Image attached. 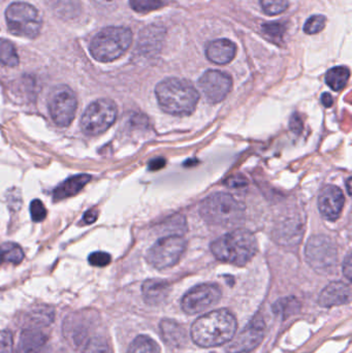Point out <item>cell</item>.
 Here are the masks:
<instances>
[{
  "label": "cell",
  "instance_id": "15",
  "mask_svg": "<svg viewBox=\"0 0 352 353\" xmlns=\"http://www.w3.org/2000/svg\"><path fill=\"white\" fill-rule=\"evenodd\" d=\"M351 289L350 286L342 281H336L330 283L321 291L318 298V303L325 308L345 305L350 302Z\"/></svg>",
  "mask_w": 352,
  "mask_h": 353
},
{
  "label": "cell",
  "instance_id": "32",
  "mask_svg": "<svg viewBox=\"0 0 352 353\" xmlns=\"http://www.w3.org/2000/svg\"><path fill=\"white\" fill-rule=\"evenodd\" d=\"M30 215L32 220L35 222L43 221L47 217L46 207L39 200L32 201L30 205Z\"/></svg>",
  "mask_w": 352,
  "mask_h": 353
},
{
  "label": "cell",
  "instance_id": "40",
  "mask_svg": "<svg viewBox=\"0 0 352 353\" xmlns=\"http://www.w3.org/2000/svg\"><path fill=\"white\" fill-rule=\"evenodd\" d=\"M321 103L323 104V106L327 107V108L332 107L334 104L333 96L330 93H323L321 96Z\"/></svg>",
  "mask_w": 352,
  "mask_h": 353
},
{
  "label": "cell",
  "instance_id": "26",
  "mask_svg": "<svg viewBox=\"0 0 352 353\" xmlns=\"http://www.w3.org/2000/svg\"><path fill=\"white\" fill-rule=\"evenodd\" d=\"M28 316H29V321L27 322V324L29 326V328L38 329L40 327H46L48 324H50L53 321L54 313L52 309L43 308L35 309L34 311L28 314Z\"/></svg>",
  "mask_w": 352,
  "mask_h": 353
},
{
  "label": "cell",
  "instance_id": "39",
  "mask_svg": "<svg viewBox=\"0 0 352 353\" xmlns=\"http://www.w3.org/2000/svg\"><path fill=\"white\" fill-rule=\"evenodd\" d=\"M164 164H165V160L163 158H156V159H153L149 163V168L151 171H157V169L162 168Z\"/></svg>",
  "mask_w": 352,
  "mask_h": 353
},
{
  "label": "cell",
  "instance_id": "24",
  "mask_svg": "<svg viewBox=\"0 0 352 353\" xmlns=\"http://www.w3.org/2000/svg\"><path fill=\"white\" fill-rule=\"evenodd\" d=\"M24 258L22 248L13 243H5L0 246V262H10L13 264L20 263Z\"/></svg>",
  "mask_w": 352,
  "mask_h": 353
},
{
  "label": "cell",
  "instance_id": "14",
  "mask_svg": "<svg viewBox=\"0 0 352 353\" xmlns=\"http://www.w3.org/2000/svg\"><path fill=\"white\" fill-rule=\"evenodd\" d=\"M345 199L342 190L334 185L323 187L318 197V209L320 214L328 220L335 221L340 217Z\"/></svg>",
  "mask_w": 352,
  "mask_h": 353
},
{
  "label": "cell",
  "instance_id": "9",
  "mask_svg": "<svg viewBox=\"0 0 352 353\" xmlns=\"http://www.w3.org/2000/svg\"><path fill=\"white\" fill-rule=\"evenodd\" d=\"M186 249L185 238L170 235L159 238L147 252V261L155 269L163 270L174 266Z\"/></svg>",
  "mask_w": 352,
  "mask_h": 353
},
{
  "label": "cell",
  "instance_id": "4",
  "mask_svg": "<svg viewBox=\"0 0 352 353\" xmlns=\"http://www.w3.org/2000/svg\"><path fill=\"white\" fill-rule=\"evenodd\" d=\"M200 214L209 224L217 227H234L240 224L245 216L244 205L229 193L217 192L203 201Z\"/></svg>",
  "mask_w": 352,
  "mask_h": 353
},
{
  "label": "cell",
  "instance_id": "1",
  "mask_svg": "<svg viewBox=\"0 0 352 353\" xmlns=\"http://www.w3.org/2000/svg\"><path fill=\"white\" fill-rule=\"evenodd\" d=\"M237 323L235 315L227 309L202 315L190 330L192 341L201 347H217L229 343L235 335Z\"/></svg>",
  "mask_w": 352,
  "mask_h": 353
},
{
  "label": "cell",
  "instance_id": "13",
  "mask_svg": "<svg viewBox=\"0 0 352 353\" xmlns=\"http://www.w3.org/2000/svg\"><path fill=\"white\" fill-rule=\"evenodd\" d=\"M199 87L207 100L212 103H221L233 88V80L230 75L220 70L210 69L200 78Z\"/></svg>",
  "mask_w": 352,
  "mask_h": 353
},
{
  "label": "cell",
  "instance_id": "36",
  "mask_svg": "<svg viewBox=\"0 0 352 353\" xmlns=\"http://www.w3.org/2000/svg\"><path fill=\"white\" fill-rule=\"evenodd\" d=\"M97 217H98V211L96 209H90L85 214H84L83 221L86 224H92L96 221Z\"/></svg>",
  "mask_w": 352,
  "mask_h": 353
},
{
  "label": "cell",
  "instance_id": "38",
  "mask_svg": "<svg viewBox=\"0 0 352 353\" xmlns=\"http://www.w3.org/2000/svg\"><path fill=\"white\" fill-rule=\"evenodd\" d=\"M352 264H351V256H350V254H348L346 259L344 260V263H343V273L345 275V277L351 281V273H352Z\"/></svg>",
  "mask_w": 352,
  "mask_h": 353
},
{
  "label": "cell",
  "instance_id": "29",
  "mask_svg": "<svg viewBox=\"0 0 352 353\" xmlns=\"http://www.w3.org/2000/svg\"><path fill=\"white\" fill-rule=\"evenodd\" d=\"M84 353H112L111 347L105 338H92L84 349Z\"/></svg>",
  "mask_w": 352,
  "mask_h": 353
},
{
  "label": "cell",
  "instance_id": "11",
  "mask_svg": "<svg viewBox=\"0 0 352 353\" xmlns=\"http://www.w3.org/2000/svg\"><path fill=\"white\" fill-rule=\"evenodd\" d=\"M221 299V290L216 284H200L183 296L181 307L186 314L194 315L207 311Z\"/></svg>",
  "mask_w": 352,
  "mask_h": 353
},
{
  "label": "cell",
  "instance_id": "8",
  "mask_svg": "<svg viewBox=\"0 0 352 353\" xmlns=\"http://www.w3.org/2000/svg\"><path fill=\"white\" fill-rule=\"evenodd\" d=\"M306 258L317 273L328 275L337 269L338 252L332 239L326 235H314L306 246Z\"/></svg>",
  "mask_w": 352,
  "mask_h": 353
},
{
  "label": "cell",
  "instance_id": "19",
  "mask_svg": "<svg viewBox=\"0 0 352 353\" xmlns=\"http://www.w3.org/2000/svg\"><path fill=\"white\" fill-rule=\"evenodd\" d=\"M170 284L164 280L150 279L144 282L142 292L144 300L149 305H158L165 301L170 293Z\"/></svg>",
  "mask_w": 352,
  "mask_h": 353
},
{
  "label": "cell",
  "instance_id": "16",
  "mask_svg": "<svg viewBox=\"0 0 352 353\" xmlns=\"http://www.w3.org/2000/svg\"><path fill=\"white\" fill-rule=\"evenodd\" d=\"M236 47L234 42L227 38L211 41L206 48L207 58L215 64L223 65L230 63L235 56Z\"/></svg>",
  "mask_w": 352,
  "mask_h": 353
},
{
  "label": "cell",
  "instance_id": "23",
  "mask_svg": "<svg viewBox=\"0 0 352 353\" xmlns=\"http://www.w3.org/2000/svg\"><path fill=\"white\" fill-rule=\"evenodd\" d=\"M127 353H160V348L150 337L138 336L130 344Z\"/></svg>",
  "mask_w": 352,
  "mask_h": 353
},
{
  "label": "cell",
  "instance_id": "2",
  "mask_svg": "<svg viewBox=\"0 0 352 353\" xmlns=\"http://www.w3.org/2000/svg\"><path fill=\"white\" fill-rule=\"evenodd\" d=\"M155 94L160 109L173 116H187L195 110L200 93L184 79L167 78L156 85Z\"/></svg>",
  "mask_w": 352,
  "mask_h": 353
},
{
  "label": "cell",
  "instance_id": "37",
  "mask_svg": "<svg viewBox=\"0 0 352 353\" xmlns=\"http://www.w3.org/2000/svg\"><path fill=\"white\" fill-rule=\"evenodd\" d=\"M228 184L230 187H233V188L244 187V186H246V180L243 179L242 177H233L228 180Z\"/></svg>",
  "mask_w": 352,
  "mask_h": 353
},
{
  "label": "cell",
  "instance_id": "22",
  "mask_svg": "<svg viewBox=\"0 0 352 353\" xmlns=\"http://www.w3.org/2000/svg\"><path fill=\"white\" fill-rule=\"evenodd\" d=\"M301 310V303L294 296H287L278 300L273 305V312L276 316L286 319L291 315L297 314Z\"/></svg>",
  "mask_w": 352,
  "mask_h": 353
},
{
  "label": "cell",
  "instance_id": "30",
  "mask_svg": "<svg viewBox=\"0 0 352 353\" xmlns=\"http://www.w3.org/2000/svg\"><path fill=\"white\" fill-rule=\"evenodd\" d=\"M327 18L322 15H315L310 17L304 26V31L307 34H316L325 29Z\"/></svg>",
  "mask_w": 352,
  "mask_h": 353
},
{
  "label": "cell",
  "instance_id": "17",
  "mask_svg": "<svg viewBox=\"0 0 352 353\" xmlns=\"http://www.w3.org/2000/svg\"><path fill=\"white\" fill-rule=\"evenodd\" d=\"M47 341V336L39 329L28 328L20 336L17 353H40Z\"/></svg>",
  "mask_w": 352,
  "mask_h": 353
},
{
  "label": "cell",
  "instance_id": "31",
  "mask_svg": "<svg viewBox=\"0 0 352 353\" xmlns=\"http://www.w3.org/2000/svg\"><path fill=\"white\" fill-rule=\"evenodd\" d=\"M262 31L270 39L279 41V40H282L285 28L280 23H267L262 26Z\"/></svg>",
  "mask_w": 352,
  "mask_h": 353
},
{
  "label": "cell",
  "instance_id": "20",
  "mask_svg": "<svg viewBox=\"0 0 352 353\" xmlns=\"http://www.w3.org/2000/svg\"><path fill=\"white\" fill-rule=\"evenodd\" d=\"M91 178L92 177L89 175L82 174L65 180L54 190V201H62L64 199H68L70 196L76 195L86 186V184H88L91 181Z\"/></svg>",
  "mask_w": 352,
  "mask_h": 353
},
{
  "label": "cell",
  "instance_id": "12",
  "mask_svg": "<svg viewBox=\"0 0 352 353\" xmlns=\"http://www.w3.org/2000/svg\"><path fill=\"white\" fill-rule=\"evenodd\" d=\"M264 332L265 323L262 318H253L240 333L233 337L225 350L229 353H249L261 343Z\"/></svg>",
  "mask_w": 352,
  "mask_h": 353
},
{
  "label": "cell",
  "instance_id": "5",
  "mask_svg": "<svg viewBox=\"0 0 352 353\" xmlns=\"http://www.w3.org/2000/svg\"><path fill=\"white\" fill-rule=\"evenodd\" d=\"M132 42V32L127 27L104 28L91 40L90 53L101 62L114 61L127 51Z\"/></svg>",
  "mask_w": 352,
  "mask_h": 353
},
{
  "label": "cell",
  "instance_id": "27",
  "mask_svg": "<svg viewBox=\"0 0 352 353\" xmlns=\"http://www.w3.org/2000/svg\"><path fill=\"white\" fill-rule=\"evenodd\" d=\"M260 5L267 15H279L286 10L289 0H260Z\"/></svg>",
  "mask_w": 352,
  "mask_h": 353
},
{
  "label": "cell",
  "instance_id": "7",
  "mask_svg": "<svg viewBox=\"0 0 352 353\" xmlns=\"http://www.w3.org/2000/svg\"><path fill=\"white\" fill-rule=\"evenodd\" d=\"M116 118V104L109 98H101L91 103L84 111L80 126L87 135H98L107 131L115 123Z\"/></svg>",
  "mask_w": 352,
  "mask_h": 353
},
{
  "label": "cell",
  "instance_id": "6",
  "mask_svg": "<svg viewBox=\"0 0 352 353\" xmlns=\"http://www.w3.org/2000/svg\"><path fill=\"white\" fill-rule=\"evenodd\" d=\"M5 20L13 35L34 38L39 34L41 18L38 10L29 3H11L5 10Z\"/></svg>",
  "mask_w": 352,
  "mask_h": 353
},
{
  "label": "cell",
  "instance_id": "10",
  "mask_svg": "<svg viewBox=\"0 0 352 353\" xmlns=\"http://www.w3.org/2000/svg\"><path fill=\"white\" fill-rule=\"evenodd\" d=\"M48 109L54 123L67 127L76 117L78 101L75 92L66 85H58L49 94Z\"/></svg>",
  "mask_w": 352,
  "mask_h": 353
},
{
  "label": "cell",
  "instance_id": "41",
  "mask_svg": "<svg viewBox=\"0 0 352 353\" xmlns=\"http://www.w3.org/2000/svg\"><path fill=\"white\" fill-rule=\"evenodd\" d=\"M347 190H348V194H351V178H348L347 180Z\"/></svg>",
  "mask_w": 352,
  "mask_h": 353
},
{
  "label": "cell",
  "instance_id": "3",
  "mask_svg": "<svg viewBox=\"0 0 352 353\" xmlns=\"http://www.w3.org/2000/svg\"><path fill=\"white\" fill-rule=\"evenodd\" d=\"M257 250L255 235L244 229L235 230L211 244V251L218 260L237 266L247 264L255 256Z\"/></svg>",
  "mask_w": 352,
  "mask_h": 353
},
{
  "label": "cell",
  "instance_id": "34",
  "mask_svg": "<svg viewBox=\"0 0 352 353\" xmlns=\"http://www.w3.org/2000/svg\"><path fill=\"white\" fill-rule=\"evenodd\" d=\"M12 352V336L8 331H0V353Z\"/></svg>",
  "mask_w": 352,
  "mask_h": 353
},
{
  "label": "cell",
  "instance_id": "28",
  "mask_svg": "<svg viewBox=\"0 0 352 353\" xmlns=\"http://www.w3.org/2000/svg\"><path fill=\"white\" fill-rule=\"evenodd\" d=\"M129 4L133 10L140 13L150 12L162 6V0H129Z\"/></svg>",
  "mask_w": 352,
  "mask_h": 353
},
{
  "label": "cell",
  "instance_id": "21",
  "mask_svg": "<svg viewBox=\"0 0 352 353\" xmlns=\"http://www.w3.org/2000/svg\"><path fill=\"white\" fill-rule=\"evenodd\" d=\"M350 72L346 66H336L331 68L326 75V83L334 91H341L349 80Z\"/></svg>",
  "mask_w": 352,
  "mask_h": 353
},
{
  "label": "cell",
  "instance_id": "35",
  "mask_svg": "<svg viewBox=\"0 0 352 353\" xmlns=\"http://www.w3.org/2000/svg\"><path fill=\"white\" fill-rule=\"evenodd\" d=\"M290 128L295 133H301L303 130V121L298 114H293L290 120Z\"/></svg>",
  "mask_w": 352,
  "mask_h": 353
},
{
  "label": "cell",
  "instance_id": "18",
  "mask_svg": "<svg viewBox=\"0 0 352 353\" xmlns=\"http://www.w3.org/2000/svg\"><path fill=\"white\" fill-rule=\"evenodd\" d=\"M160 331L164 342L175 348H182L187 344V334L181 324L171 319L160 322Z\"/></svg>",
  "mask_w": 352,
  "mask_h": 353
},
{
  "label": "cell",
  "instance_id": "25",
  "mask_svg": "<svg viewBox=\"0 0 352 353\" xmlns=\"http://www.w3.org/2000/svg\"><path fill=\"white\" fill-rule=\"evenodd\" d=\"M0 63L9 67H15L19 64L16 48L6 39H0Z\"/></svg>",
  "mask_w": 352,
  "mask_h": 353
},
{
  "label": "cell",
  "instance_id": "33",
  "mask_svg": "<svg viewBox=\"0 0 352 353\" xmlns=\"http://www.w3.org/2000/svg\"><path fill=\"white\" fill-rule=\"evenodd\" d=\"M88 260L94 266H106L111 262V255L106 252H94L90 254Z\"/></svg>",
  "mask_w": 352,
  "mask_h": 353
}]
</instances>
